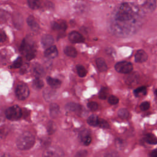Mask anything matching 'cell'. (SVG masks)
I'll return each mask as SVG.
<instances>
[{"instance_id":"34","label":"cell","mask_w":157,"mask_h":157,"mask_svg":"<svg viewBox=\"0 0 157 157\" xmlns=\"http://www.w3.org/2000/svg\"><path fill=\"white\" fill-rule=\"evenodd\" d=\"M20 17H21V15H15V18H14L13 20L14 23H17V21H18V23H17V25H16V27L18 28H20V27L22 26V24H23L22 18H20Z\"/></svg>"},{"instance_id":"43","label":"cell","mask_w":157,"mask_h":157,"mask_svg":"<svg viewBox=\"0 0 157 157\" xmlns=\"http://www.w3.org/2000/svg\"><path fill=\"white\" fill-rule=\"evenodd\" d=\"M155 94L156 96L157 97V89H156V90H155Z\"/></svg>"},{"instance_id":"31","label":"cell","mask_w":157,"mask_h":157,"mask_svg":"<svg viewBox=\"0 0 157 157\" xmlns=\"http://www.w3.org/2000/svg\"><path fill=\"white\" fill-rule=\"evenodd\" d=\"M138 78V75L134 73V74L129 75L126 78V82L128 84H134V83H136Z\"/></svg>"},{"instance_id":"17","label":"cell","mask_w":157,"mask_h":157,"mask_svg":"<svg viewBox=\"0 0 157 157\" xmlns=\"http://www.w3.org/2000/svg\"><path fill=\"white\" fill-rule=\"evenodd\" d=\"M47 83L52 87V88L56 89L58 88L61 84V82L57 78H54L51 77H47L46 78Z\"/></svg>"},{"instance_id":"26","label":"cell","mask_w":157,"mask_h":157,"mask_svg":"<svg viewBox=\"0 0 157 157\" xmlns=\"http://www.w3.org/2000/svg\"><path fill=\"white\" fill-rule=\"evenodd\" d=\"M77 68V74L78 75L79 77H84L86 76L87 71L85 69V68L80 64H78L77 66L76 67Z\"/></svg>"},{"instance_id":"23","label":"cell","mask_w":157,"mask_h":157,"mask_svg":"<svg viewBox=\"0 0 157 157\" xmlns=\"http://www.w3.org/2000/svg\"><path fill=\"white\" fill-rule=\"evenodd\" d=\"M64 52L67 56H69L71 57H75L77 55V52L75 48L71 46L66 47L64 49Z\"/></svg>"},{"instance_id":"4","label":"cell","mask_w":157,"mask_h":157,"mask_svg":"<svg viewBox=\"0 0 157 157\" xmlns=\"http://www.w3.org/2000/svg\"><path fill=\"white\" fill-rule=\"evenodd\" d=\"M5 115L6 118L10 120H17L20 119L22 115L21 109L19 106L14 105L6 110Z\"/></svg>"},{"instance_id":"36","label":"cell","mask_w":157,"mask_h":157,"mask_svg":"<svg viewBox=\"0 0 157 157\" xmlns=\"http://www.w3.org/2000/svg\"><path fill=\"white\" fill-rule=\"evenodd\" d=\"M119 101V99L117 97H116L115 96L113 95H111L108 98V102L110 104L112 105H114V104H117Z\"/></svg>"},{"instance_id":"19","label":"cell","mask_w":157,"mask_h":157,"mask_svg":"<svg viewBox=\"0 0 157 157\" xmlns=\"http://www.w3.org/2000/svg\"><path fill=\"white\" fill-rule=\"evenodd\" d=\"M65 108L67 110L71 112H79L81 110V106L75 102H68L66 104Z\"/></svg>"},{"instance_id":"12","label":"cell","mask_w":157,"mask_h":157,"mask_svg":"<svg viewBox=\"0 0 157 157\" xmlns=\"http://www.w3.org/2000/svg\"><path fill=\"white\" fill-rule=\"evenodd\" d=\"M135 61L137 63H144L148 59V55L147 53L143 50H139L134 56Z\"/></svg>"},{"instance_id":"13","label":"cell","mask_w":157,"mask_h":157,"mask_svg":"<svg viewBox=\"0 0 157 157\" xmlns=\"http://www.w3.org/2000/svg\"><path fill=\"white\" fill-rule=\"evenodd\" d=\"M156 1L150 0V1H147L144 2V4L142 6L143 9L145 12L150 13L152 12L156 8Z\"/></svg>"},{"instance_id":"14","label":"cell","mask_w":157,"mask_h":157,"mask_svg":"<svg viewBox=\"0 0 157 157\" xmlns=\"http://www.w3.org/2000/svg\"><path fill=\"white\" fill-rule=\"evenodd\" d=\"M44 69L40 64L36 63L33 66V73L34 75L36 77V78H39L40 77H42L44 74Z\"/></svg>"},{"instance_id":"35","label":"cell","mask_w":157,"mask_h":157,"mask_svg":"<svg viewBox=\"0 0 157 157\" xmlns=\"http://www.w3.org/2000/svg\"><path fill=\"white\" fill-rule=\"evenodd\" d=\"M23 60L21 57H18L13 63V67L15 68H19L22 66Z\"/></svg>"},{"instance_id":"20","label":"cell","mask_w":157,"mask_h":157,"mask_svg":"<svg viewBox=\"0 0 157 157\" xmlns=\"http://www.w3.org/2000/svg\"><path fill=\"white\" fill-rule=\"evenodd\" d=\"M96 65L98 69L101 72H104L107 70V66L105 60L102 58H98L96 59Z\"/></svg>"},{"instance_id":"3","label":"cell","mask_w":157,"mask_h":157,"mask_svg":"<svg viewBox=\"0 0 157 157\" xmlns=\"http://www.w3.org/2000/svg\"><path fill=\"white\" fill-rule=\"evenodd\" d=\"M35 143L34 136L30 132L26 131L22 133L17 139L16 145L18 149L27 150L31 148Z\"/></svg>"},{"instance_id":"24","label":"cell","mask_w":157,"mask_h":157,"mask_svg":"<svg viewBox=\"0 0 157 157\" xmlns=\"http://www.w3.org/2000/svg\"><path fill=\"white\" fill-rule=\"evenodd\" d=\"M134 94L136 97H142L147 94V88L145 86H140L134 90Z\"/></svg>"},{"instance_id":"37","label":"cell","mask_w":157,"mask_h":157,"mask_svg":"<svg viewBox=\"0 0 157 157\" xmlns=\"http://www.w3.org/2000/svg\"><path fill=\"white\" fill-rule=\"evenodd\" d=\"M87 106L92 111H95L98 108V104L96 102H93V101L89 102L87 104Z\"/></svg>"},{"instance_id":"11","label":"cell","mask_w":157,"mask_h":157,"mask_svg":"<svg viewBox=\"0 0 157 157\" xmlns=\"http://www.w3.org/2000/svg\"><path fill=\"white\" fill-rule=\"evenodd\" d=\"M58 53L57 48L55 45H52V47L45 49L44 52V56L49 59H53L57 56Z\"/></svg>"},{"instance_id":"29","label":"cell","mask_w":157,"mask_h":157,"mask_svg":"<svg viewBox=\"0 0 157 157\" xmlns=\"http://www.w3.org/2000/svg\"><path fill=\"white\" fill-rule=\"evenodd\" d=\"M118 115L122 119H126L128 118L129 115V113L127 109L122 108L118 110Z\"/></svg>"},{"instance_id":"5","label":"cell","mask_w":157,"mask_h":157,"mask_svg":"<svg viewBox=\"0 0 157 157\" xmlns=\"http://www.w3.org/2000/svg\"><path fill=\"white\" fill-rule=\"evenodd\" d=\"M15 92L17 97L20 100L26 99L29 94V90L28 86L23 83H18L17 85Z\"/></svg>"},{"instance_id":"25","label":"cell","mask_w":157,"mask_h":157,"mask_svg":"<svg viewBox=\"0 0 157 157\" xmlns=\"http://www.w3.org/2000/svg\"><path fill=\"white\" fill-rule=\"evenodd\" d=\"M99 118L96 115H90L87 119V123L88 124L92 126H98Z\"/></svg>"},{"instance_id":"33","label":"cell","mask_w":157,"mask_h":157,"mask_svg":"<svg viewBox=\"0 0 157 157\" xmlns=\"http://www.w3.org/2000/svg\"><path fill=\"white\" fill-rule=\"evenodd\" d=\"M55 129H56V126H55V123H53V122H52V121H50L47 126V131H48V134H53L55 132Z\"/></svg>"},{"instance_id":"15","label":"cell","mask_w":157,"mask_h":157,"mask_svg":"<svg viewBox=\"0 0 157 157\" xmlns=\"http://www.w3.org/2000/svg\"><path fill=\"white\" fill-rule=\"evenodd\" d=\"M80 138L85 145H89L91 142V137L88 131H83L80 134Z\"/></svg>"},{"instance_id":"32","label":"cell","mask_w":157,"mask_h":157,"mask_svg":"<svg viewBox=\"0 0 157 157\" xmlns=\"http://www.w3.org/2000/svg\"><path fill=\"white\" fill-rule=\"evenodd\" d=\"M98 126H99L101 128L106 129V128H108L109 127V124L107 123V121H106L105 120L102 119V118H99Z\"/></svg>"},{"instance_id":"18","label":"cell","mask_w":157,"mask_h":157,"mask_svg":"<svg viewBox=\"0 0 157 157\" xmlns=\"http://www.w3.org/2000/svg\"><path fill=\"white\" fill-rule=\"evenodd\" d=\"M52 28L55 31H65L67 28V25L65 21H62L61 23H58L56 21H53L51 24Z\"/></svg>"},{"instance_id":"40","label":"cell","mask_w":157,"mask_h":157,"mask_svg":"<svg viewBox=\"0 0 157 157\" xmlns=\"http://www.w3.org/2000/svg\"><path fill=\"white\" fill-rule=\"evenodd\" d=\"M150 157H157V149L152 150L150 154Z\"/></svg>"},{"instance_id":"10","label":"cell","mask_w":157,"mask_h":157,"mask_svg":"<svg viewBox=\"0 0 157 157\" xmlns=\"http://www.w3.org/2000/svg\"><path fill=\"white\" fill-rule=\"evenodd\" d=\"M54 42V39L52 36L50 34H45L41 38V43L44 48H48L52 46Z\"/></svg>"},{"instance_id":"2","label":"cell","mask_w":157,"mask_h":157,"mask_svg":"<svg viewBox=\"0 0 157 157\" xmlns=\"http://www.w3.org/2000/svg\"><path fill=\"white\" fill-rule=\"evenodd\" d=\"M20 51L25 55L28 60L33 59L36 53V45L35 42L30 37H26L24 39L20 45Z\"/></svg>"},{"instance_id":"16","label":"cell","mask_w":157,"mask_h":157,"mask_svg":"<svg viewBox=\"0 0 157 157\" xmlns=\"http://www.w3.org/2000/svg\"><path fill=\"white\" fill-rule=\"evenodd\" d=\"M26 22H27V24L28 25V26L31 28V29L33 31H37L39 30V26L33 16L29 15L26 19Z\"/></svg>"},{"instance_id":"38","label":"cell","mask_w":157,"mask_h":157,"mask_svg":"<svg viewBox=\"0 0 157 157\" xmlns=\"http://www.w3.org/2000/svg\"><path fill=\"white\" fill-rule=\"evenodd\" d=\"M88 155V151L85 150H81L78 151L75 155V157H86Z\"/></svg>"},{"instance_id":"27","label":"cell","mask_w":157,"mask_h":157,"mask_svg":"<svg viewBox=\"0 0 157 157\" xmlns=\"http://www.w3.org/2000/svg\"><path fill=\"white\" fill-rule=\"evenodd\" d=\"M109 94L108 88L106 87H102L99 92V98L101 99H105L107 98Z\"/></svg>"},{"instance_id":"8","label":"cell","mask_w":157,"mask_h":157,"mask_svg":"<svg viewBox=\"0 0 157 157\" xmlns=\"http://www.w3.org/2000/svg\"><path fill=\"white\" fill-rule=\"evenodd\" d=\"M43 97L44 99L47 102H52L54 99H55L57 97V92L53 88H46L43 91Z\"/></svg>"},{"instance_id":"7","label":"cell","mask_w":157,"mask_h":157,"mask_svg":"<svg viewBox=\"0 0 157 157\" xmlns=\"http://www.w3.org/2000/svg\"><path fill=\"white\" fill-rule=\"evenodd\" d=\"M115 70L120 73L128 74L132 71V64L128 61H120L118 62L115 66Z\"/></svg>"},{"instance_id":"42","label":"cell","mask_w":157,"mask_h":157,"mask_svg":"<svg viewBox=\"0 0 157 157\" xmlns=\"http://www.w3.org/2000/svg\"><path fill=\"white\" fill-rule=\"evenodd\" d=\"M117 156V153H114V152L111 153H108L107 155V157H116Z\"/></svg>"},{"instance_id":"1","label":"cell","mask_w":157,"mask_h":157,"mask_svg":"<svg viewBox=\"0 0 157 157\" xmlns=\"http://www.w3.org/2000/svg\"><path fill=\"white\" fill-rule=\"evenodd\" d=\"M142 19V12L137 6L121 3L113 12L111 30L120 36L133 34L140 27Z\"/></svg>"},{"instance_id":"28","label":"cell","mask_w":157,"mask_h":157,"mask_svg":"<svg viewBox=\"0 0 157 157\" xmlns=\"http://www.w3.org/2000/svg\"><path fill=\"white\" fill-rule=\"evenodd\" d=\"M44 83L42 80L38 78H36V79H34L33 82V86L35 89H40L44 86Z\"/></svg>"},{"instance_id":"6","label":"cell","mask_w":157,"mask_h":157,"mask_svg":"<svg viewBox=\"0 0 157 157\" xmlns=\"http://www.w3.org/2000/svg\"><path fill=\"white\" fill-rule=\"evenodd\" d=\"M64 152L63 150L55 147H50L45 149L43 153L42 157H63Z\"/></svg>"},{"instance_id":"30","label":"cell","mask_w":157,"mask_h":157,"mask_svg":"<svg viewBox=\"0 0 157 157\" xmlns=\"http://www.w3.org/2000/svg\"><path fill=\"white\" fill-rule=\"evenodd\" d=\"M28 4L29 7L32 9H37L40 7V2L39 1H33V0L28 1Z\"/></svg>"},{"instance_id":"22","label":"cell","mask_w":157,"mask_h":157,"mask_svg":"<svg viewBox=\"0 0 157 157\" xmlns=\"http://www.w3.org/2000/svg\"><path fill=\"white\" fill-rule=\"evenodd\" d=\"M144 140L149 144L155 145L157 144V138L156 137L151 133H148L145 134L144 137Z\"/></svg>"},{"instance_id":"39","label":"cell","mask_w":157,"mask_h":157,"mask_svg":"<svg viewBox=\"0 0 157 157\" xmlns=\"http://www.w3.org/2000/svg\"><path fill=\"white\" fill-rule=\"evenodd\" d=\"M150 104L148 102H144L140 105V109L142 111H145L150 108Z\"/></svg>"},{"instance_id":"41","label":"cell","mask_w":157,"mask_h":157,"mask_svg":"<svg viewBox=\"0 0 157 157\" xmlns=\"http://www.w3.org/2000/svg\"><path fill=\"white\" fill-rule=\"evenodd\" d=\"M5 37H6V35H5L4 33L2 31L1 33V42H2L5 40Z\"/></svg>"},{"instance_id":"21","label":"cell","mask_w":157,"mask_h":157,"mask_svg":"<svg viewBox=\"0 0 157 157\" xmlns=\"http://www.w3.org/2000/svg\"><path fill=\"white\" fill-rule=\"evenodd\" d=\"M50 114L51 117H56L59 112V106L56 103H51L49 107Z\"/></svg>"},{"instance_id":"9","label":"cell","mask_w":157,"mask_h":157,"mask_svg":"<svg viewBox=\"0 0 157 157\" xmlns=\"http://www.w3.org/2000/svg\"><path fill=\"white\" fill-rule=\"evenodd\" d=\"M69 40L72 43H80L84 41L83 36L77 31H72L68 36Z\"/></svg>"}]
</instances>
